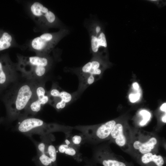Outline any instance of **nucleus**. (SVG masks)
Listing matches in <instances>:
<instances>
[{"label":"nucleus","mask_w":166,"mask_h":166,"mask_svg":"<svg viewBox=\"0 0 166 166\" xmlns=\"http://www.w3.org/2000/svg\"><path fill=\"white\" fill-rule=\"evenodd\" d=\"M48 92L50 98L49 104L57 111L64 109L74 98L73 95L64 91H60L55 83L53 84Z\"/></svg>","instance_id":"nucleus-9"},{"label":"nucleus","mask_w":166,"mask_h":166,"mask_svg":"<svg viewBox=\"0 0 166 166\" xmlns=\"http://www.w3.org/2000/svg\"><path fill=\"white\" fill-rule=\"evenodd\" d=\"M142 117V120L139 123V125L140 126L145 125L150 120L151 115L149 112L145 110H141L139 113Z\"/></svg>","instance_id":"nucleus-20"},{"label":"nucleus","mask_w":166,"mask_h":166,"mask_svg":"<svg viewBox=\"0 0 166 166\" xmlns=\"http://www.w3.org/2000/svg\"><path fill=\"white\" fill-rule=\"evenodd\" d=\"M47 153L52 162H55L57 157L56 150L54 146L50 143H49L47 145Z\"/></svg>","instance_id":"nucleus-19"},{"label":"nucleus","mask_w":166,"mask_h":166,"mask_svg":"<svg viewBox=\"0 0 166 166\" xmlns=\"http://www.w3.org/2000/svg\"><path fill=\"white\" fill-rule=\"evenodd\" d=\"M38 82L22 77L2 92L1 101L6 113L5 120L11 122L23 116Z\"/></svg>","instance_id":"nucleus-1"},{"label":"nucleus","mask_w":166,"mask_h":166,"mask_svg":"<svg viewBox=\"0 0 166 166\" xmlns=\"http://www.w3.org/2000/svg\"><path fill=\"white\" fill-rule=\"evenodd\" d=\"M30 10L34 19L41 26H51L56 23L57 18L54 13L41 3H33L30 6Z\"/></svg>","instance_id":"nucleus-8"},{"label":"nucleus","mask_w":166,"mask_h":166,"mask_svg":"<svg viewBox=\"0 0 166 166\" xmlns=\"http://www.w3.org/2000/svg\"><path fill=\"white\" fill-rule=\"evenodd\" d=\"M2 94V92L0 91V101H1V96Z\"/></svg>","instance_id":"nucleus-28"},{"label":"nucleus","mask_w":166,"mask_h":166,"mask_svg":"<svg viewBox=\"0 0 166 166\" xmlns=\"http://www.w3.org/2000/svg\"><path fill=\"white\" fill-rule=\"evenodd\" d=\"M166 114H165L162 117V121L164 123H166Z\"/></svg>","instance_id":"nucleus-26"},{"label":"nucleus","mask_w":166,"mask_h":166,"mask_svg":"<svg viewBox=\"0 0 166 166\" xmlns=\"http://www.w3.org/2000/svg\"><path fill=\"white\" fill-rule=\"evenodd\" d=\"M38 156L39 160L44 166H48L52 162L49 157L46 154H39Z\"/></svg>","instance_id":"nucleus-21"},{"label":"nucleus","mask_w":166,"mask_h":166,"mask_svg":"<svg viewBox=\"0 0 166 166\" xmlns=\"http://www.w3.org/2000/svg\"><path fill=\"white\" fill-rule=\"evenodd\" d=\"M160 109L162 111L166 112V103H163L160 107Z\"/></svg>","instance_id":"nucleus-25"},{"label":"nucleus","mask_w":166,"mask_h":166,"mask_svg":"<svg viewBox=\"0 0 166 166\" xmlns=\"http://www.w3.org/2000/svg\"><path fill=\"white\" fill-rule=\"evenodd\" d=\"M116 124V121L112 120L100 124L77 125L73 128L81 132L84 141L95 142L110 139Z\"/></svg>","instance_id":"nucleus-4"},{"label":"nucleus","mask_w":166,"mask_h":166,"mask_svg":"<svg viewBox=\"0 0 166 166\" xmlns=\"http://www.w3.org/2000/svg\"><path fill=\"white\" fill-rule=\"evenodd\" d=\"M91 45L92 51L94 53H97L101 47L107 48V44L106 36L103 31L98 34H92L91 36Z\"/></svg>","instance_id":"nucleus-13"},{"label":"nucleus","mask_w":166,"mask_h":166,"mask_svg":"<svg viewBox=\"0 0 166 166\" xmlns=\"http://www.w3.org/2000/svg\"><path fill=\"white\" fill-rule=\"evenodd\" d=\"M104 166H126L124 162L111 159H104L102 161Z\"/></svg>","instance_id":"nucleus-18"},{"label":"nucleus","mask_w":166,"mask_h":166,"mask_svg":"<svg viewBox=\"0 0 166 166\" xmlns=\"http://www.w3.org/2000/svg\"><path fill=\"white\" fill-rule=\"evenodd\" d=\"M101 66V62L99 60L93 58L76 72L79 80L89 75L95 76L100 75L102 72Z\"/></svg>","instance_id":"nucleus-12"},{"label":"nucleus","mask_w":166,"mask_h":166,"mask_svg":"<svg viewBox=\"0 0 166 166\" xmlns=\"http://www.w3.org/2000/svg\"><path fill=\"white\" fill-rule=\"evenodd\" d=\"M5 121V118L4 117H0V124Z\"/></svg>","instance_id":"nucleus-27"},{"label":"nucleus","mask_w":166,"mask_h":166,"mask_svg":"<svg viewBox=\"0 0 166 166\" xmlns=\"http://www.w3.org/2000/svg\"><path fill=\"white\" fill-rule=\"evenodd\" d=\"M78 148L75 145H68L64 143L58 146L57 150L60 153H64L73 157H76L80 155Z\"/></svg>","instance_id":"nucleus-16"},{"label":"nucleus","mask_w":166,"mask_h":166,"mask_svg":"<svg viewBox=\"0 0 166 166\" xmlns=\"http://www.w3.org/2000/svg\"><path fill=\"white\" fill-rule=\"evenodd\" d=\"M132 86L135 90L137 91L139 90V86L137 83L136 82L132 84Z\"/></svg>","instance_id":"nucleus-24"},{"label":"nucleus","mask_w":166,"mask_h":166,"mask_svg":"<svg viewBox=\"0 0 166 166\" xmlns=\"http://www.w3.org/2000/svg\"><path fill=\"white\" fill-rule=\"evenodd\" d=\"M127 128L121 123L116 124L110 134V139L121 148H126L129 145Z\"/></svg>","instance_id":"nucleus-11"},{"label":"nucleus","mask_w":166,"mask_h":166,"mask_svg":"<svg viewBox=\"0 0 166 166\" xmlns=\"http://www.w3.org/2000/svg\"><path fill=\"white\" fill-rule=\"evenodd\" d=\"M70 140L73 145L78 147H79L84 141L83 138L81 135L74 136L71 137Z\"/></svg>","instance_id":"nucleus-22"},{"label":"nucleus","mask_w":166,"mask_h":166,"mask_svg":"<svg viewBox=\"0 0 166 166\" xmlns=\"http://www.w3.org/2000/svg\"><path fill=\"white\" fill-rule=\"evenodd\" d=\"M22 77L17 63L8 55L0 57V91L2 92Z\"/></svg>","instance_id":"nucleus-6"},{"label":"nucleus","mask_w":166,"mask_h":166,"mask_svg":"<svg viewBox=\"0 0 166 166\" xmlns=\"http://www.w3.org/2000/svg\"><path fill=\"white\" fill-rule=\"evenodd\" d=\"M15 44L14 39L10 34L0 30V51L14 46Z\"/></svg>","instance_id":"nucleus-14"},{"label":"nucleus","mask_w":166,"mask_h":166,"mask_svg":"<svg viewBox=\"0 0 166 166\" xmlns=\"http://www.w3.org/2000/svg\"><path fill=\"white\" fill-rule=\"evenodd\" d=\"M64 31L43 34L30 41L29 47L37 55H48L63 37Z\"/></svg>","instance_id":"nucleus-5"},{"label":"nucleus","mask_w":166,"mask_h":166,"mask_svg":"<svg viewBox=\"0 0 166 166\" xmlns=\"http://www.w3.org/2000/svg\"><path fill=\"white\" fill-rule=\"evenodd\" d=\"M17 62L22 77L38 82H45L53 63L49 55L26 57L18 54Z\"/></svg>","instance_id":"nucleus-2"},{"label":"nucleus","mask_w":166,"mask_h":166,"mask_svg":"<svg viewBox=\"0 0 166 166\" xmlns=\"http://www.w3.org/2000/svg\"><path fill=\"white\" fill-rule=\"evenodd\" d=\"M46 135L41 136L42 140L40 142H34L36 146L38 154H46L47 155V149L48 144L50 140L46 138Z\"/></svg>","instance_id":"nucleus-17"},{"label":"nucleus","mask_w":166,"mask_h":166,"mask_svg":"<svg viewBox=\"0 0 166 166\" xmlns=\"http://www.w3.org/2000/svg\"><path fill=\"white\" fill-rule=\"evenodd\" d=\"M18 120L16 131L29 136L34 134L42 136L58 132H63L67 136H70L73 129V127L69 126L56 123H47L33 117H23Z\"/></svg>","instance_id":"nucleus-3"},{"label":"nucleus","mask_w":166,"mask_h":166,"mask_svg":"<svg viewBox=\"0 0 166 166\" xmlns=\"http://www.w3.org/2000/svg\"><path fill=\"white\" fill-rule=\"evenodd\" d=\"M140 95V93L139 92L135 94L131 93L129 96V99L131 102L134 103L139 99Z\"/></svg>","instance_id":"nucleus-23"},{"label":"nucleus","mask_w":166,"mask_h":166,"mask_svg":"<svg viewBox=\"0 0 166 166\" xmlns=\"http://www.w3.org/2000/svg\"><path fill=\"white\" fill-rule=\"evenodd\" d=\"M141 160L144 164L153 162L157 166H162L164 163V159L161 156L153 154L152 152L143 155L141 157Z\"/></svg>","instance_id":"nucleus-15"},{"label":"nucleus","mask_w":166,"mask_h":166,"mask_svg":"<svg viewBox=\"0 0 166 166\" xmlns=\"http://www.w3.org/2000/svg\"><path fill=\"white\" fill-rule=\"evenodd\" d=\"M137 134L132 143L133 148L139 153L144 154L151 152L156 146L158 141L156 137L150 133Z\"/></svg>","instance_id":"nucleus-10"},{"label":"nucleus","mask_w":166,"mask_h":166,"mask_svg":"<svg viewBox=\"0 0 166 166\" xmlns=\"http://www.w3.org/2000/svg\"><path fill=\"white\" fill-rule=\"evenodd\" d=\"M45 82L37 83L34 94L22 117L35 115L41 110L44 105L49 104V96L45 89Z\"/></svg>","instance_id":"nucleus-7"}]
</instances>
